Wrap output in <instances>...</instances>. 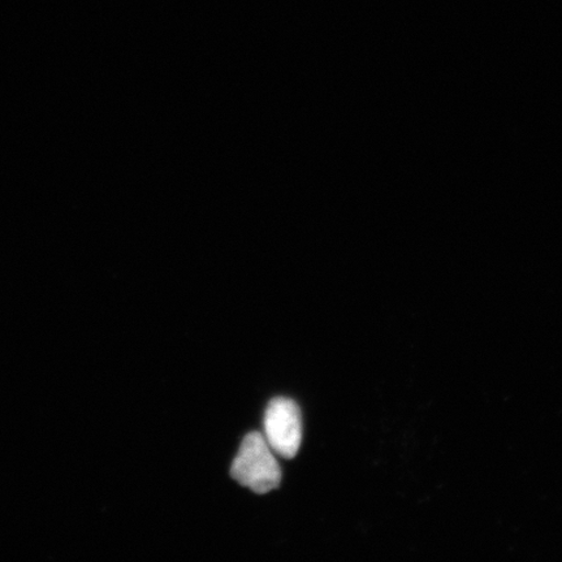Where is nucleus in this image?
I'll return each mask as SVG.
<instances>
[{"label":"nucleus","instance_id":"f257e3e1","mask_svg":"<svg viewBox=\"0 0 562 562\" xmlns=\"http://www.w3.org/2000/svg\"><path fill=\"white\" fill-rule=\"evenodd\" d=\"M266 438L259 432L246 435L231 474L234 480L256 494H269L280 486L281 469Z\"/></svg>","mask_w":562,"mask_h":562},{"label":"nucleus","instance_id":"f03ea898","mask_svg":"<svg viewBox=\"0 0 562 562\" xmlns=\"http://www.w3.org/2000/svg\"><path fill=\"white\" fill-rule=\"evenodd\" d=\"M265 434L272 451L286 460L294 459L302 441L301 411L293 400H271L265 413Z\"/></svg>","mask_w":562,"mask_h":562}]
</instances>
